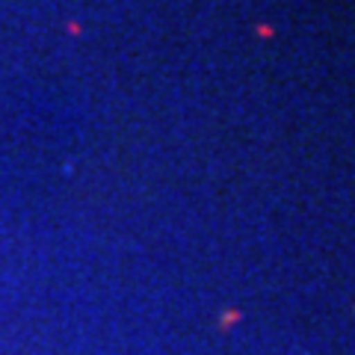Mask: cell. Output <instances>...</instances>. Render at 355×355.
<instances>
[]
</instances>
